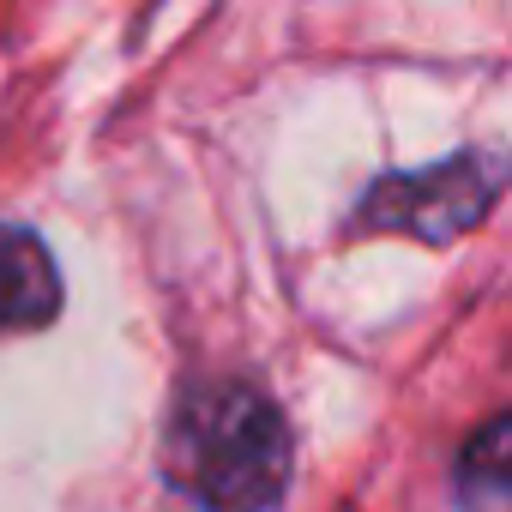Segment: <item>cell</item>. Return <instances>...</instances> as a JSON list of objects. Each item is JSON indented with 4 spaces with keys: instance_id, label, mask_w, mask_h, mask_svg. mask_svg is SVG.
I'll return each instance as SVG.
<instances>
[{
    "instance_id": "6da1fadb",
    "label": "cell",
    "mask_w": 512,
    "mask_h": 512,
    "mask_svg": "<svg viewBox=\"0 0 512 512\" xmlns=\"http://www.w3.org/2000/svg\"><path fill=\"white\" fill-rule=\"evenodd\" d=\"M163 470L199 512H272L290 482V428L247 380H205L169 416Z\"/></svg>"
},
{
    "instance_id": "7a4b0ae2",
    "label": "cell",
    "mask_w": 512,
    "mask_h": 512,
    "mask_svg": "<svg viewBox=\"0 0 512 512\" xmlns=\"http://www.w3.org/2000/svg\"><path fill=\"white\" fill-rule=\"evenodd\" d=\"M500 187H506V157L500 151H458L434 169L374 181L356 223L362 229H398V235H416V241H452L458 229H470L494 205Z\"/></svg>"
},
{
    "instance_id": "3957f363",
    "label": "cell",
    "mask_w": 512,
    "mask_h": 512,
    "mask_svg": "<svg viewBox=\"0 0 512 512\" xmlns=\"http://www.w3.org/2000/svg\"><path fill=\"white\" fill-rule=\"evenodd\" d=\"M55 314H61V272L49 247L19 223H0V338L37 332Z\"/></svg>"
},
{
    "instance_id": "277c9868",
    "label": "cell",
    "mask_w": 512,
    "mask_h": 512,
    "mask_svg": "<svg viewBox=\"0 0 512 512\" xmlns=\"http://www.w3.org/2000/svg\"><path fill=\"white\" fill-rule=\"evenodd\" d=\"M458 506L464 512H512V410L482 422L458 452Z\"/></svg>"
}]
</instances>
